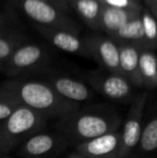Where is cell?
Masks as SVG:
<instances>
[{
	"instance_id": "1",
	"label": "cell",
	"mask_w": 157,
	"mask_h": 158,
	"mask_svg": "<svg viewBox=\"0 0 157 158\" xmlns=\"http://www.w3.org/2000/svg\"><path fill=\"white\" fill-rule=\"evenodd\" d=\"M0 92L46 119L60 118L80 109V104L64 99L46 82L42 81L8 80L0 85Z\"/></svg>"
},
{
	"instance_id": "2",
	"label": "cell",
	"mask_w": 157,
	"mask_h": 158,
	"mask_svg": "<svg viewBox=\"0 0 157 158\" xmlns=\"http://www.w3.org/2000/svg\"><path fill=\"white\" fill-rule=\"evenodd\" d=\"M121 124L119 115L110 109L93 108L83 111L79 109L58 118L57 128L78 145L105 133L118 131Z\"/></svg>"
},
{
	"instance_id": "3",
	"label": "cell",
	"mask_w": 157,
	"mask_h": 158,
	"mask_svg": "<svg viewBox=\"0 0 157 158\" xmlns=\"http://www.w3.org/2000/svg\"><path fill=\"white\" fill-rule=\"evenodd\" d=\"M46 118L38 113L19 106L6 119L0 123V151L9 153L19 143L45 126Z\"/></svg>"
},
{
	"instance_id": "4",
	"label": "cell",
	"mask_w": 157,
	"mask_h": 158,
	"mask_svg": "<svg viewBox=\"0 0 157 158\" xmlns=\"http://www.w3.org/2000/svg\"><path fill=\"white\" fill-rule=\"evenodd\" d=\"M15 4L24 14L38 24V26L52 29L66 30L79 35V25L67 14L56 6L39 0H14Z\"/></svg>"
},
{
	"instance_id": "5",
	"label": "cell",
	"mask_w": 157,
	"mask_h": 158,
	"mask_svg": "<svg viewBox=\"0 0 157 158\" xmlns=\"http://www.w3.org/2000/svg\"><path fill=\"white\" fill-rule=\"evenodd\" d=\"M50 60L48 53L43 46L36 43H24L13 52L2 68L8 77H19L44 68Z\"/></svg>"
},
{
	"instance_id": "6",
	"label": "cell",
	"mask_w": 157,
	"mask_h": 158,
	"mask_svg": "<svg viewBox=\"0 0 157 158\" xmlns=\"http://www.w3.org/2000/svg\"><path fill=\"white\" fill-rule=\"evenodd\" d=\"M89 58L96 60L105 70L114 74H121L118 60V46L108 35H88L83 38Z\"/></svg>"
},
{
	"instance_id": "7",
	"label": "cell",
	"mask_w": 157,
	"mask_h": 158,
	"mask_svg": "<svg viewBox=\"0 0 157 158\" xmlns=\"http://www.w3.org/2000/svg\"><path fill=\"white\" fill-rule=\"evenodd\" d=\"M87 81L93 89L114 101H126L131 98L134 92V86L121 74L94 71L87 75Z\"/></svg>"
},
{
	"instance_id": "8",
	"label": "cell",
	"mask_w": 157,
	"mask_h": 158,
	"mask_svg": "<svg viewBox=\"0 0 157 158\" xmlns=\"http://www.w3.org/2000/svg\"><path fill=\"white\" fill-rule=\"evenodd\" d=\"M147 100V93L144 92L139 95L131 103L128 111L127 117L124 123L122 135L121 158L126 157L137 145L142 129V117Z\"/></svg>"
},
{
	"instance_id": "9",
	"label": "cell",
	"mask_w": 157,
	"mask_h": 158,
	"mask_svg": "<svg viewBox=\"0 0 157 158\" xmlns=\"http://www.w3.org/2000/svg\"><path fill=\"white\" fill-rule=\"evenodd\" d=\"M76 148L85 158H121L122 135L118 130L112 131L78 144Z\"/></svg>"
},
{
	"instance_id": "10",
	"label": "cell",
	"mask_w": 157,
	"mask_h": 158,
	"mask_svg": "<svg viewBox=\"0 0 157 158\" xmlns=\"http://www.w3.org/2000/svg\"><path fill=\"white\" fill-rule=\"evenodd\" d=\"M46 83L55 90L60 97L70 102L80 104L81 102L88 101L94 98L92 88L86 86L83 82L78 81L65 75H52Z\"/></svg>"
},
{
	"instance_id": "11",
	"label": "cell",
	"mask_w": 157,
	"mask_h": 158,
	"mask_svg": "<svg viewBox=\"0 0 157 158\" xmlns=\"http://www.w3.org/2000/svg\"><path fill=\"white\" fill-rule=\"evenodd\" d=\"M37 28L39 32L44 35L57 48L64 52L70 53V54H76L89 58L83 38H81L79 35L66 31V30L52 29V28L43 27V26H37Z\"/></svg>"
},
{
	"instance_id": "12",
	"label": "cell",
	"mask_w": 157,
	"mask_h": 158,
	"mask_svg": "<svg viewBox=\"0 0 157 158\" xmlns=\"http://www.w3.org/2000/svg\"><path fill=\"white\" fill-rule=\"evenodd\" d=\"M118 46L119 70L132 86L142 87V80L139 72L140 46L130 43H121Z\"/></svg>"
},
{
	"instance_id": "13",
	"label": "cell",
	"mask_w": 157,
	"mask_h": 158,
	"mask_svg": "<svg viewBox=\"0 0 157 158\" xmlns=\"http://www.w3.org/2000/svg\"><path fill=\"white\" fill-rule=\"evenodd\" d=\"M141 12L142 11L109 8L102 6L99 16V31L105 32L108 37H110L130 19L141 15Z\"/></svg>"
},
{
	"instance_id": "14",
	"label": "cell",
	"mask_w": 157,
	"mask_h": 158,
	"mask_svg": "<svg viewBox=\"0 0 157 158\" xmlns=\"http://www.w3.org/2000/svg\"><path fill=\"white\" fill-rule=\"evenodd\" d=\"M60 144V139L46 132H37L23 144L22 154L27 157H41L55 151Z\"/></svg>"
},
{
	"instance_id": "15",
	"label": "cell",
	"mask_w": 157,
	"mask_h": 158,
	"mask_svg": "<svg viewBox=\"0 0 157 158\" xmlns=\"http://www.w3.org/2000/svg\"><path fill=\"white\" fill-rule=\"evenodd\" d=\"M67 2L70 10L72 9L88 27L99 31V16L102 6L98 0H67Z\"/></svg>"
},
{
	"instance_id": "16",
	"label": "cell",
	"mask_w": 157,
	"mask_h": 158,
	"mask_svg": "<svg viewBox=\"0 0 157 158\" xmlns=\"http://www.w3.org/2000/svg\"><path fill=\"white\" fill-rule=\"evenodd\" d=\"M139 72L142 80V87L155 89L157 86V59L154 51L140 48Z\"/></svg>"
},
{
	"instance_id": "17",
	"label": "cell",
	"mask_w": 157,
	"mask_h": 158,
	"mask_svg": "<svg viewBox=\"0 0 157 158\" xmlns=\"http://www.w3.org/2000/svg\"><path fill=\"white\" fill-rule=\"evenodd\" d=\"M112 40L118 44L121 43H130L143 48V41H144V33H143L142 22H141V15L130 19L129 22L122 26L121 28L110 35Z\"/></svg>"
},
{
	"instance_id": "18",
	"label": "cell",
	"mask_w": 157,
	"mask_h": 158,
	"mask_svg": "<svg viewBox=\"0 0 157 158\" xmlns=\"http://www.w3.org/2000/svg\"><path fill=\"white\" fill-rule=\"evenodd\" d=\"M26 38L16 31L0 30V64L3 66L19 45L24 44Z\"/></svg>"
},
{
	"instance_id": "19",
	"label": "cell",
	"mask_w": 157,
	"mask_h": 158,
	"mask_svg": "<svg viewBox=\"0 0 157 158\" xmlns=\"http://www.w3.org/2000/svg\"><path fill=\"white\" fill-rule=\"evenodd\" d=\"M141 22H142L144 41L143 48L155 51L157 48V28H156V17L152 15L147 9H143L141 12Z\"/></svg>"
},
{
	"instance_id": "20",
	"label": "cell",
	"mask_w": 157,
	"mask_h": 158,
	"mask_svg": "<svg viewBox=\"0 0 157 158\" xmlns=\"http://www.w3.org/2000/svg\"><path fill=\"white\" fill-rule=\"evenodd\" d=\"M138 144L143 152L150 153L156 150L157 148V118L155 116L151 117L142 127L139 138Z\"/></svg>"
},
{
	"instance_id": "21",
	"label": "cell",
	"mask_w": 157,
	"mask_h": 158,
	"mask_svg": "<svg viewBox=\"0 0 157 158\" xmlns=\"http://www.w3.org/2000/svg\"><path fill=\"white\" fill-rule=\"evenodd\" d=\"M19 104L9 96L0 92V123L6 119Z\"/></svg>"
},
{
	"instance_id": "22",
	"label": "cell",
	"mask_w": 157,
	"mask_h": 158,
	"mask_svg": "<svg viewBox=\"0 0 157 158\" xmlns=\"http://www.w3.org/2000/svg\"><path fill=\"white\" fill-rule=\"evenodd\" d=\"M103 6L118 9H128V10L142 11L143 6L134 0H98Z\"/></svg>"
},
{
	"instance_id": "23",
	"label": "cell",
	"mask_w": 157,
	"mask_h": 158,
	"mask_svg": "<svg viewBox=\"0 0 157 158\" xmlns=\"http://www.w3.org/2000/svg\"><path fill=\"white\" fill-rule=\"evenodd\" d=\"M39 1L52 4V6H56L57 9L61 10L63 12H68V11H70L69 4H68L67 0H39Z\"/></svg>"
},
{
	"instance_id": "24",
	"label": "cell",
	"mask_w": 157,
	"mask_h": 158,
	"mask_svg": "<svg viewBox=\"0 0 157 158\" xmlns=\"http://www.w3.org/2000/svg\"><path fill=\"white\" fill-rule=\"evenodd\" d=\"M144 3L147 6V10L152 13L153 16H157V0H144Z\"/></svg>"
},
{
	"instance_id": "25",
	"label": "cell",
	"mask_w": 157,
	"mask_h": 158,
	"mask_svg": "<svg viewBox=\"0 0 157 158\" xmlns=\"http://www.w3.org/2000/svg\"><path fill=\"white\" fill-rule=\"evenodd\" d=\"M9 22H10V17L3 13H0V30H3L9 24Z\"/></svg>"
},
{
	"instance_id": "26",
	"label": "cell",
	"mask_w": 157,
	"mask_h": 158,
	"mask_svg": "<svg viewBox=\"0 0 157 158\" xmlns=\"http://www.w3.org/2000/svg\"><path fill=\"white\" fill-rule=\"evenodd\" d=\"M67 158H85V157L79 154V155H72V156H69V157H67Z\"/></svg>"
},
{
	"instance_id": "27",
	"label": "cell",
	"mask_w": 157,
	"mask_h": 158,
	"mask_svg": "<svg viewBox=\"0 0 157 158\" xmlns=\"http://www.w3.org/2000/svg\"><path fill=\"white\" fill-rule=\"evenodd\" d=\"M134 1H136V2H138V3H140V1H141V0H134Z\"/></svg>"
},
{
	"instance_id": "28",
	"label": "cell",
	"mask_w": 157,
	"mask_h": 158,
	"mask_svg": "<svg viewBox=\"0 0 157 158\" xmlns=\"http://www.w3.org/2000/svg\"><path fill=\"white\" fill-rule=\"evenodd\" d=\"M2 67H3V66H2V64H0V71L2 70Z\"/></svg>"
},
{
	"instance_id": "29",
	"label": "cell",
	"mask_w": 157,
	"mask_h": 158,
	"mask_svg": "<svg viewBox=\"0 0 157 158\" xmlns=\"http://www.w3.org/2000/svg\"><path fill=\"white\" fill-rule=\"evenodd\" d=\"M0 158H8V157H0Z\"/></svg>"
},
{
	"instance_id": "30",
	"label": "cell",
	"mask_w": 157,
	"mask_h": 158,
	"mask_svg": "<svg viewBox=\"0 0 157 158\" xmlns=\"http://www.w3.org/2000/svg\"><path fill=\"white\" fill-rule=\"evenodd\" d=\"M0 157H1V156H0Z\"/></svg>"
}]
</instances>
